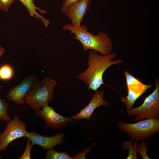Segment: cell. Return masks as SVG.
Returning a JSON list of instances; mask_svg holds the SVG:
<instances>
[{"mask_svg":"<svg viewBox=\"0 0 159 159\" xmlns=\"http://www.w3.org/2000/svg\"><path fill=\"white\" fill-rule=\"evenodd\" d=\"M87 62V69L77 75V78L85 83L89 90L97 91L103 84V75L105 71L111 66L122 63L120 59L113 60L117 57L116 53L112 52L106 55L99 54L97 52L89 51Z\"/></svg>","mask_w":159,"mask_h":159,"instance_id":"cell-1","label":"cell"},{"mask_svg":"<svg viewBox=\"0 0 159 159\" xmlns=\"http://www.w3.org/2000/svg\"><path fill=\"white\" fill-rule=\"evenodd\" d=\"M62 29L64 30L69 31L70 34H74V38L81 43L84 52L91 49L101 54L106 55L111 53L113 49L112 41L106 32H100L96 35H93L88 31L87 26L83 24L80 27H75L70 23L67 24Z\"/></svg>","mask_w":159,"mask_h":159,"instance_id":"cell-2","label":"cell"},{"mask_svg":"<svg viewBox=\"0 0 159 159\" xmlns=\"http://www.w3.org/2000/svg\"><path fill=\"white\" fill-rule=\"evenodd\" d=\"M57 84L56 80L49 77L38 80L26 94L25 102L35 113L39 112L41 107L48 105L53 100V91Z\"/></svg>","mask_w":159,"mask_h":159,"instance_id":"cell-3","label":"cell"},{"mask_svg":"<svg viewBox=\"0 0 159 159\" xmlns=\"http://www.w3.org/2000/svg\"><path fill=\"white\" fill-rule=\"evenodd\" d=\"M117 126L130 137L144 140L153 137L159 132V118L145 119L135 123L120 122Z\"/></svg>","mask_w":159,"mask_h":159,"instance_id":"cell-4","label":"cell"},{"mask_svg":"<svg viewBox=\"0 0 159 159\" xmlns=\"http://www.w3.org/2000/svg\"><path fill=\"white\" fill-rule=\"evenodd\" d=\"M155 90L147 97L141 105L127 110L128 116H135L132 121L159 118V80L157 78L155 79Z\"/></svg>","mask_w":159,"mask_h":159,"instance_id":"cell-5","label":"cell"},{"mask_svg":"<svg viewBox=\"0 0 159 159\" xmlns=\"http://www.w3.org/2000/svg\"><path fill=\"white\" fill-rule=\"evenodd\" d=\"M126 79L127 95L121 96L122 102L128 110L133 107L136 100L148 89L152 88V84L145 85L132 75L128 71L124 72Z\"/></svg>","mask_w":159,"mask_h":159,"instance_id":"cell-6","label":"cell"},{"mask_svg":"<svg viewBox=\"0 0 159 159\" xmlns=\"http://www.w3.org/2000/svg\"><path fill=\"white\" fill-rule=\"evenodd\" d=\"M26 124L15 115L8 122L4 132L0 134V151L5 150L9 144L18 138L26 137Z\"/></svg>","mask_w":159,"mask_h":159,"instance_id":"cell-7","label":"cell"},{"mask_svg":"<svg viewBox=\"0 0 159 159\" xmlns=\"http://www.w3.org/2000/svg\"><path fill=\"white\" fill-rule=\"evenodd\" d=\"M38 79V77L36 73L29 75L19 84L13 86L8 90L6 94V98L17 104H24L26 94Z\"/></svg>","mask_w":159,"mask_h":159,"instance_id":"cell-8","label":"cell"},{"mask_svg":"<svg viewBox=\"0 0 159 159\" xmlns=\"http://www.w3.org/2000/svg\"><path fill=\"white\" fill-rule=\"evenodd\" d=\"M42 108V110L35 113V115L45 121L46 127H51L57 130L64 127L72 121V117L67 118L61 116L48 105Z\"/></svg>","mask_w":159,"mask_h":159,"instance_id":"cell-9","label":"cell"},{"mask_svg":"<svg viewBox=\"0 0 159 159\" xmlns=\"http://www.w3.org/2000/svg\"><path fill=\"white\" fill-rule=\"evenodd\" d=\"M91 0H80L68 6L64 14L71 21V24L75 27H80L81 23L90 9Z\"/></svg>","mask_w":159,"mask_h":159,"instance_id":"cell-10","label":"cell"},{"mask_svg":"<svg viewBox=\"0 0 159 159\" xmlns=\"http://www.w3.org/2000/svg\"><path fill=\"white\" fill-rule=\"evenodd\" d=\"M64 134L60 133L52 137H47L35 131L27 132L26 137L29 139L33 145H37L47 150L53 149L55 145L63 143Z\"/></svg>","mask_w":159,"mask_h":159,"instance_id":"cell-11","label":"cell"},{"mask_svg":"<svg viewBox=\"0 0 159 159\" xmlns=\"http://www.w3.org/2000/svg\"><path fill=\"white\" fill-rule=\"evenodd\" d=\"M104 93L103 90L96 91L93 94L91 100L88 105L72 117L77 120L84 118L89 120L92 117L93 111L97 108L101 106L107 107L108 102L104 98Z\"/></svg>","mask_w":159,"mask_h":159,"instance_id":"cell-12","label":"cell"},{"mask_svg":"<svg viewBox=\"0 0 159 159\" xmlns=\"http://www.w3.org/2000/svg\"><path fill=\"white\" fill-rule=\"evenodd\" d=\"M26 7L29 14L30 16L35 17L38 20L40 19L41 22L45 27L49 24V21L45 18L37 11H39L42 14L46 13L47 11L41 9L36 6L34 4V0H18Z\"/></svg>","mask_w":159,"mask_h":159,"instance_id":"cell-13","label":"cell"},{"mask_svg":"<svg viewBox=\"0 0 159 159\" xmlns=\"http://www.w3.org/2000/svg\"><path fill=\"white\" fill-rule=\"evenodd\" d=\"M134 139L132 138L130 141H124L122 144V149L123 151L127 149L129 150V154L126 159H138L137 153V146L138 140H135L134 143L132 141Z\"/></svg>","mask_w":159,"mask_h":159,"instance_id":"cell-14","label":"cell"},{"mask_svg":"<svg viewBox=\"0 0 159 159\" xmlns=\"http://www.w3.org/2000/svg\"><path fill=\"white\" fill-rule=\"evenodd\" d=\"M14 70L12 67L8 64H4L0 66V80H11L14 75Z\"/></svg>","mask_w":159,"mask_h":159,"instance_id":"cell-15","label":"cell"},{"mask_svg":"<svg viewBox=\"0 0 159 159\" xmlns=\"http://www.w3.org/2000/svg\"><path fill=\"white\" fill-rule=\"evenodd\" d=\"M46 159H74L66 152H57L53 149L47 150L45 158Z\"/></svg>","mask_w":159,"mask_h":159,"instance_id":"cell-16","label":"cell"},{"mask_svg":"<svg viewBox=\"0 0 159 159\" xmlns=\"http://www.w3.org/2000/svg\"><path fill=\"white\" fill-rule=\"evenodd\" d=\"M2 87V85L0 84V90ZM8 106L7 102L0 98V120L7 122L10 120V118L7 112Z\"/></svg>","mask_w":159,"mask_h":159,"instance_id":"cell-17","label":"cell"},{"mask_svg":"<svg viewBox=\"0 0 159 159\" xmlns=\"http://www.w3.org/2000/svg\"><path fill=\"white\" fill-rule=\"evenodd\" d=\"M149 151V147L148 143L144 141H141L138 143L137 153L141 155L143 159H150L147 155V153Z\"/></svg>","mask_w":159,"mask_h":159,"instance_id":"cell-18","label":"cell"},{"mask_svg":"<svg viewBox=\"0 0 159 159\" xmlns=\"http://www.w3.org/2000/svg\"><path fill=\"white\" fill-rule=\"evenodd\" d=\"M31 140L28 138L27 140L26 146L25 151L19 159H31L30 152L33 146Z\"/></svg>","mask_w":159,"mask_h":159,"instance_id":"cell-19","label":"cell"},{"mask_svg":"<svg viewBox=\"0 0 159 159\" xmlns=\"http://www.w3.org/2000/svg\"><path fill=\"white\" fill-rule=\"evenodd\" d=\"M14 0H0V9L8 11Z\"/></svg>","mask_w":159,"mask_h":159,"instance_id":"cell-20","label":"cell"},{"mask_svg":"<svg viewBox=\"0 0 159 159\" xmlns=\"http://www.w3.org/2000/svg\"><path fill=\"white\" fill-rule=\"evenodd\" d=\"M80 0H64L62 5L60 11L62 13L64 14L67 8L70 5L76 3Z\"/></svg>","mask_w":159,"mask_h":159,"instance_id":"cell-21","label":"cell"},{"mask_svg":"<svg viewBox=\"0 0 159 159\" xmlns=\"http://www.w3.org/2000/svg\"><path fill=\"white\" fill-rule=\"evenodd\" d=\"M92 147L86 150L81 152L77 154L75 157V159L85 158V155L87 153H88L91 150Z\"/></svg>","mask_w":159,"mask_h":159,"instance_id":"cell-22","label":"cell"},{"mask_svg":"<svg viewBox=\"0 0 159 159\" xmlns=\"http://www.w3.org/2000/svg\"><path fill=\"white\" fill-rule=\"evenodd\" d=\"M6 50L5 48L2 46L0 45V58L4 54Z\"/></svg>","mask_w":159,"mask_h":159,"instance_id":"cell-23","label":"cell"},{"mask_svg":"<svg viewBox=\"0 0 159 159\" xmlns=\"http://www.w3.org/2000/svg\"><path fill=\"white\" fill-rule=\"evenodd\" d=\"M2 157H1V155H0V159H2Z\"/></svg>","mask_w":159,"mask_h":159,"instance_id":"cell-24","label":"cell"}]
</instances>
